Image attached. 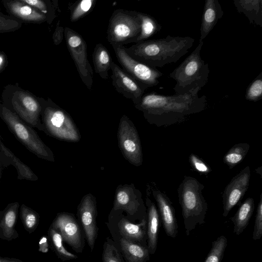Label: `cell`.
Returning <instances> with one entry per match:
<instances>
[{"mask_svg":"<svg viewBox=\"0 0 262 262\" xmlns=\"http://www.w3.org/2000/svg\"><path fill=\"white\" fill-rule=\"evenodd\" d=\"M198 93L162 95L152 92L143 95L140 103L135 106L142 112L150 123L159 126L170 125L206 108V96L199 97Z\"/></svg>","mask_w":262,"mask_h":262,"instance_id":"cell-1","label":"cell"},{"mask_svg":"<svg viewBox=\"0 0 262 262\" xmlns=\"http://www.w3.org/2000/svg\"><path fill=\"white\" fill-rule=\"evenodd\" d=\"M194 39L189 37L167 36L165 38L135 43L125 52L132 58L150 67H163L177 62L193 46Z\"/></svg>","mask_w":262,"mask_h":262,"instance_id":"cell-2","label":"cell"},{"mask_svg":"<svg viewBox=\"0 0 262 262\" xmlns=\"http://www.w3.org/2000/svg\"><path fill=\"white\" fill-rule=\"evenodd\" d=\"M203 43V41L199 40L193 51L170 73V77L176 82L173 88L176 94L199 92L207 82L210 72L209 65L201 56Z\"/></svg>","mask_w":262,"mask_h":262,"instance_id":"cell-3","label":"cell"},{"mask_svg":"<svg viewBox=\"0 0 262 262\" xmlns=\"http://www.w3.org/2000/svg\"><path fill=\"white\" fill-rule=\"evenodd\" d=\"M204 188L203 184L190 176L185 177L178 187L179 201L187 236L198 225L205 223L208 206L202 195Z\"/></svg>","mask_w":262,"mask_h":262,"instance_id":"cell-4","label":"cell"},{"mask_svg":"<svg viewBox=\"0 0 262 262\" xmlns=\"http://www.w3.org/2000/svg\"><path fill=\"white\" fill-rule=\"evenodd\" d=\"M0 117L15 138L37 157L54 162L51 150L43 142L37 133L14 112L0 104Z\"/></svg>","mask_w":262,"mask_h":262,"instance_id":"cell-5","label":"cell"},{"mask_svg":"<svg viewBox=\"0 0 262 262\" xmlns=\"http://www.w3.org/2000/svg\"><path fill=\"white\" fill-rule=\"evenodd\" d=\"M141 31V21L137 11L115 10L107 29V40L113 47L134 42Z\"/></svg>","mask_w":262,"mask_h":262,"instance_id":"cell-6","label":"cell"},{"mask_svg":"<svg viewBox=\"0 0 262 262\" xmlns=\"http://www.w3.org/2000/svg\"><path fill=\"white\" fill-rule=\"evenodd\" d=\"M45 132L57 139L76 142L80 136L69 114L59 106L49 101L42 105Z\"/></svg>","mask_w":262,"mask_h":262,"instance_id":"cell-7","label":"cell"},{"mask_svg":"<svg viewBox=\"0 0 262 262\" xmlns=\"http://www.w3.org/2000/svg\"><path fill=\"white\" fill-rule=\"evenodd\" d=\"M124 47H113L122 70L144 91L157 85L159 83L158 79L163 74L156 68L147 66L130 57L124 50Z\"/></svg>","mask_w":262,"mask_h":262,"instance_id":"cell-8","label":"cell"},{"mask_svg":"<svg viewBox=\"0 0 262 262\" xmlns=\"http://www.w3.org/2000/svg\"><path fill=\"white\" fill-rule=\"evenodd\" d=\"M67 47L80 78L88 89L93 85V70L88 58L87 45L82 36L69 27L64 28Z\"/></svg>","mask_w":262,"mask_h":262,"instance_id":"cell-9","label":"cell"},{"mask_svg":"<svg viewBox=\"0 0 262 262\" xmlns=\"http://www.w3.org/2000/svg\"><path fill=\"white\" fill-rule=\"evenodd\" d=\"M118 139L124 157L132 164L140 166L143 161L140 140L135 126L126 115L120 119Z\"/></svg>","mask_w":262,"mask_h":262,"instance_id":"cell-10","label":"cell"},{"mask_svg":"<svg viewBox=\"0 0 262 262\" xmlns=\"http://www.w3.org/2000/svg\"><path fill=\"white\" fill-rule=\"evenodd\" d=\"M12 104L14 113L26 123L45 132L39 118L42 105L32 95L23 91H17L12 97Z\"/></svg>","mask_w":262,"mask_h":262,"instance_id":"cell-11","label":"cell"},{"mask_svg":"<svg viewBox=\"0 0 262 262\" xmlns=\"http://www.w3.org/2000/svg\"><path fill=\"white\" fill-rule=\"evenodd\" d=\"M250 177V168L247 166L235 176L225 187L222 195L224 217L228 215L245 194L249 187Z\"/></svg>","mask_w":262,"mask_h":262,"instance_id":"cell-12","label":"cell"},{"mask_svg":"<svg viewBox=\"0 0 262 262\" xmlns=\"http://www.w3.org/2000/svg\"><path fill=\"white\" fill-rule=\"evenodd\" d=\"M111 70L112 84L116 91L130 99L134 105L139 104L145 91L114 61Z\"/></svg>","mask_w":262,"mask_h":262,"instance_id":"cell-13","label":"cell"},{"mask_svg":"<svg viewBox=\"0 0 262 262\" xmlns=\"http://www.w3.org/2000/svg\"><path fill=\"white\" fill-rule=\"evenodd\" d=\"M78 213L84 229L88 244L92 250L97 238V210L95 198L91 194L85 195L78 207Z\"/></svg>","mask_w":262,"mask_h":262,"instance_id":"cell-14","label":"cell"},{"mask_svg":"<svg viewBox=\"0 0 262 262\" xmlns=\"http://www.w3.org/2000/svg\"><path fill=\"white\" fill-rule=\"evenodd\" d=\"M51 226L59 232L62 239L75 250L80 249L81 247L80 230L73 216L66 213H60Z\"/></svg>","mask_w":262,"mask_h":262,"instance_id":"cell-15","label":"cell"},{"mask_svg":"<svg viewBox=\"0 0 262 262\" xmlns=\"http://www.w3.org/2000/svg\"><path fill=\"white\" fill-rule=\"evenodd\" d=\"M153 196L157 202L162 225L166 235L177 237L178 226L174 209L169 198L159 190H154Z\"/></svg>","mask_w":262,"mask_h":262,"instance_id":"cell-16","label":"cell"},{"mask_svg":"<svg viewBox=\"0 0 262 262\" xmlns=\"http://www.w3.org/2000/svg\"><path fill=\"white\" fill-rule=\"evenodd\" d=\"M3 3L9 13L24 21L41 23L47 20L45 15L21 0L6 1Z\"/></svg>","mask_w":262,"mask_h":262,"instance_id":"cell-17","label":"cell"},{"mask_svg":"<svg viewBox=\"0 0 262 262\" xmlns=\"http://www.w3.org/2000/svg\"><path fill=\"white\" fill-rule=\"evenodd\" d=\"M223 14L224 11L218 0L205 1L200 28V40L203 41Z\"/></svg>","mask_w":262,"mask_h":262,"instance_id":"cell-18","label":"cell"},{"mask_svg":"<svg viewBox=\"0 0 262 262\" xmlns=\"http://www.w3.org/2000/svg\"><path fill=\"white\" fill-rule=\"evenodd\" d=\"M19 204L13 202L9 204L4 210L0 221V238L11 241L19 237L15 229Z\"/></svg>","mask_w":262,"mask_h":262,"instance_id":"cell-19","label":"cell"},{"mask_svg":"<svg viewBox=\"0 0 262 262\" xmlns=\"http://www.w3.org/2000/svg\"><path fill=\"white\" fill-rule=\"evenodd\" d=\"M140 200L133 187L127 185L119 187L116 192L114 209H123L132 215L140 207Z\"/></svg>","mask_w":262,"mask_h":262,"instance_id":"cell-20","label":"cell"},{"mask_svg":"<svg viewBox=\"0 0 262 262\" xmlns=\"http://www.w3.org/2000/svg\"><path fill=\"white\" fill-rule=\"evenodd\" d=\"M146 204L148 207L147 248L149 254H153L155 253L157 247L160 217L155 204L148 199L146 200Z\"/></svg>","mask_w":262,"mask_h":262,"instance_id":"cell-21","label":"cell"},{"mask_svg":"<svg viewBox=\"0 0 262 262\" xmlns=\"http://www.w3.org/2000/svg\"><path fill=\"white\" fill-rule=\"evenodd\" d=\"M254 210V200L247 198L239 207L234 216L230 218L233 224V232L241 234L248 226Z\"/></svg>","mask_w":262,"mask_h":262,"instance_id":"cell-22","label":"cell"},{"mask_svg":"<svg viewBox=\"0 0 262 262\" xmlns=\"http://www.w3.org/2000/svg\"><path fill=\"white\" fill-rule=\"evenodd\" d=\"M236 9L244 14L250 24L262 27L261 0H234Z\"/></svg>","mask_w":262,"mask_h":262,"instance_id":"cell-23","label":"cell"},{"mask_svg":"<svg viewBox=\"0 0 262 262\" xmlns=\"http://www.w3.org/2000/svg\"><path fill=\"white\" fill-rule=\"evenodd\" d=\"M92 57L95 72L101 78L107 79L113 61L106 47L102 43H97L94 49Z\"/></svg>","mask_w":262,"mask_h":262,"instance_id":"cell-24","label":"cell"},{"mask_svg":"<svg viewBox=\"0 0 262 262\" xmlns=\"http://www.w3.org/2000/svg\"><path fill=\"white\" fill-rule=\"evenodd\" d=\"M147 221L143 219L138 224H134L125 219H122L118 227L123 237L131 241L142 242L147 234Z\"/></svg>","mask_w":262,"mask_h":262,"instance_id":"cell-25","label":"cell"},{"mask_svg":"<svg viewBox=\"0 0 262 262\" xmlns=\"http://www.w3.org/2000/svg\"><path fill=\"white\" fill-rule=\"evenodd\" d=\"M120 244L128 262H146L149 259V252L147 247L124 237L121 239Z\"/></svg>","mask_w":262,"mask_h":262,"instance_id":"cell-26","label":"cell"},{"mask_svg":"<svg viewBox=\"0 0 262 262\" xmlns=\"http://www.w3.org/2000/svg\"><path fill=\"white\" fill-rule=\"evenodd\" d=\"M0 149L6 156L11 159V165L16 168L17 171V179L26 180L31 181H35L38 180L37 176L33 172L31 169L21 162L18 158L1 141V136Z\"/></svg>","mask_w":262,"mask_h":262,"instance_id":"cell-27","label":"cell"},{"mask_svg":"<svg viewBox=\"0 0 262 262\" xmlns=\"http://www.w3.org/2000/svg\"><path fill=\"white\" fill-rule=\"evenodd\" d=\"M137 14L141 21V31L139 35L135 40L134 43L146 40L159 32L162 27L152 16L139 12H137Z\"/></svg>","mask_w":262,"mask_h":262,"instance_id":"cell-28","label":"cell"},{"mask_svg":"<svg viewBox=\"0 0 262 262\" xmlns=\"http://www.w3.org/2000/svg\"><path fill=\"white\" fill-rule=\"evenodd\" d=\"M249 149L250 145L247 143L235 144L224 156V163L230 169H232L243 160Z\"/></svg>","mask_w":262,"mask_h":262,"instance_id":"cell-29","label":"cell"},{"mask_svg":"<svg viewBox=\"0 0 262 262\" xmlns=\"http://www.w3.org/2000/svg\"><path fill=\"white\" fill-rule=\"evenodd\" d=\"M20 217L25 229L30 234L37 228L39 222V214L23 204L20 206Z\"/></svg>","mask_w":262,"mask_h":262,"instance_id":"cell-30","label":"cell"},{"mask_svg":"<svg viewBox=\"0 0 262 262\" xmlns=\"http://www.w3.org/2000/svg\"><path fill=\"white\" fill-rule=\"evenodd\" d=\"M48 234L52 248L59 257L67 259L77 258L76 256L66 249L62 244L61 234L51 226L49 228Z\"/></svg>","mask_w":262,"mask_h":262,"instance_id":"cell-31","label":"cell"},{"mask_svg":"<svg viewBox=\"0 0 262 262\" xmlns=\"http://www.w3.org/2000/svg\"><path fill=\"white\" fill-rule=\"evenodd\" d=\"M227 245V239L224 235L219 236L212 242L211 248L204 262H221Z\"/></svg>","mask_w":262,"mask_h":262,"instance_id":"cell-32","label":"cell"},{"mask_svg":"<svg viewBox=\"0 0 262 262\" xmlns=\"http://www.w3.org/2000/svg\"><path fill=\"white\" fill-rule=\"evenodd\" d=\"M96 3V0H82L74 4L70 8L71 21H76L89 14Z\"/></svg>","mask_w":262,"mask_h":262,"instance_id":"cell-33","label":"cell"},{"mask_svg":"<svg viewBox=\"0 0 262 262\" xmlns=\"http://www.w3.org/2000/svg\"><path fill=\"white\" fill-rule=\"evenodd\" d=\"M262 98V72L248 85L246 94V100L256 102Z\"/></svg>","mask_w":262,"mask_h":262,"instance_id":"cell-34","label":"cell"},{"mask_svg":"<svg viewBox=\"0 0 262 262\" xmlns=\"http://www.w3.org/2000/svg\"><path fill=\"white\" fill-rule=\"evenodd\" d=\"M102 260L103 262H124L115 244L108 238L104 244Z\"/></svg>","mask_w":262,"mask_h":262,"instance_id":"cell-35","label":"cell"},{"mask_svg":"<svg viewBox=\"0 0 262 262\" xmlns=\"http://www.w3.org/2000/svg\"><path fill=\"white\" fill-rule=\"evenodd\" d=\"M262 236V194L256 209L252 238L256 241L261 238Z\"/></svg>","mask_w":262,"mask_h":262,"instance_id":"cell-36","label":"cell"},{"mask_svg":"<svg viewBox=\"0 0 262 262\" xmlns=\"http://www.w3.org/2000/svg\"><path fill=\"white\" fill-rule=\"evenodd\" d=\"M189 161L191 167L201 173L207 174L211 171L210 167L194 154L190 155Z\"/></svg>","mask_w":262,"mask_h":262,"instance_id":"cell-37","label":"cell"},{"mask_svg":"<svg viewBox=\"0 0 262 262\" xmlns=\"http://www.w3.org/2000/svg\"><path fill=\"white\" fill-rule=\"evenodd\" d=\"M21 24L14 20L0 15V33L14 31L19 29Z\"/></svg>","mask_w":262,"mask_h":262,"instance_id":"cell-38","label":"cell"},{"mask_svg":"<svg viewBox=\"0 0 262 262\" xmlns=\"http://www.w3.org/2000/svg\"><path fill=\"white\" fill-rule=\"evenodd\" d=\"M24 3L32 7L47 16L48 13V7L45 1L40 0H21Z\"/></svg>","mask_w":262,"mask_h":262,"instance_id":"cell-39","label":"cell"},{"mask_svg":"<svg viewBox=\"0 0 262 262\" xmlns=\"http://www.w3.org/2000/svg\"><path fill=\"white\" fill-rule=\"evenodd\" d=\"M64 28L60 25V21L58 20L53 35V42L55 45H59L64 37Z\"/></svg>","mask_w":262,"mask_h":262,"instance_id":"cell-40","label":"cell"},{"mask_svg":"<svg viewBox=\"0 0 262 262\" xmlns=\"http://www.w3.org/2000/svg\"><path fill=\"white\" fill-rule=\"evenodd\" d=\"M11 159L6 156L4 152L0 149V179L3 170L5 167H7L11 164Z\"/></svg>","mask_w":262,"mask_h":262,"instance_id":"cell-41","label":"cell"},{"mask_svg":"<svg viewBox=\"0 0 262 262\" xmlns=\"http://www.w3.org/2000/svg\"><path fill=\"white\" fill-rule=\"evenodd\" d=\"M38 251L40 252L46 253L49 251V244L48 237L46 235L42 236L39 242Z\"/></svg>","mask_w":262,"mask_h":262,"instance_id":"cell-42","label":"cell"},{"mask_svg":"<svg viewBox=\"0 0 262 262\" xmlns=\"http://www.w3.org/2000/svg\"><path fill=\"white\" fill-rule=\"evenodd\" d=\"M0 262H26L15 258L0 256Z\"/></svg>","mask_w":262,"mask_h":262,"instance_id":"cell-43","label":"cell"},{"mask_svg":"<svg viewBox=\"0 0 262 262\" xmlns=\"http://www.w3.org/2000/svg\"><path fill=\"white\" fill-rule=\"evenodd\" d=\"M6 62V57L4 53H0V72L5 65Z\"/></svg>","mask_w":262,"mask_h":262,"instance_id":"cell-44","label":"cell"},{"mask_svg":"<svg viewBox=\"0 0 262 262\" xmlns=\"http://www.w3.org/2000/svg\"><path fill=\"white\" fill-rule=\"evenodd\" d=\"M3 214H4V210L0 211V221H1V219H2V217L3 215Z\"/></svg>","mask_w":262,"mask_h":262,"instance_id":"cell-45","label":"cell"}]
</instances>
